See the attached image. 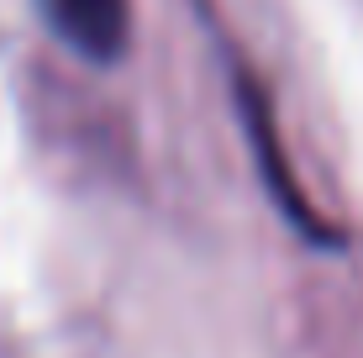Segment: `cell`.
Listing matches in <instances>:
<instances>
[{"mask_svg":"<svg viewBox=\"0 0 363 358\" xmlns=\"http://www.w3.org/2000/svg\"><path fill=\"white\" fill-rule=\"evenodd\" d=\"M43 11L74 53L95 58V64H111L127 47V0H43Z\"/></svg>","mask_w":363,"mask_h":358,"instance_id":"6da1fadb","label":"cell"},{"mask_svg":"<svg viewBox=\"0 0 363 358\" xmlns=\"http://www.w3.org/2000/svg\"><path fill=\"white\" fill-rule=\"evenodd\" d=\"M242 121H247V132H253V147H258V158H264V169H269V195H274V206H279L284 216L295 221L300 232H306V237H327V232H321V221L306 211V206H300V195L290 190V169H284V158H279V138H274L269 132V116H264V101H258V90L253 84L242 79Z\"/></svg>","mask_w":363,"mask_h":358,"instance_id":"7a4b0ae2","label":"cell"}]
</instances>
